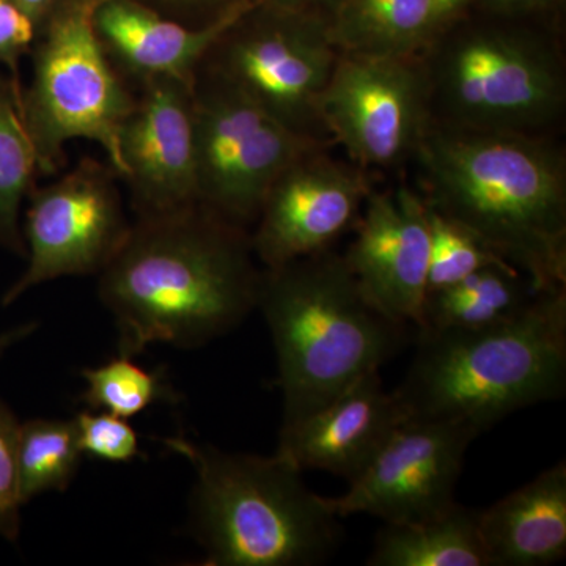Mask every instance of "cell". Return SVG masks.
Segmentation results:
<instances>
[{
  "label": "cell",
  "mask_w": 566,
  "mask_h": 566,
  "mask_svg": "<svg viewBox=\"0 0 566 566\" xmlns=\"http://www.w3.org/2000/svg\"><path fill=\"white\" fill-rule=\"evenodd\" d=\"M36 327H39V323L29 322L20 324V326L11 327V329L6 331V333H0V359H2L3 354L9 352L11 346L18 345L20 342L24 340V338L31 337V335L35 333Z\"/></svg>",
  "instance_id": "cell-33"
},
{
  "label": "cell",
  "mask_w": 566,
  "mask_h": 566,
  "mask_svg": "<svg viewBox=\"0 0 566 566\" xmlns=\"http://www.w3.org/2000/svg\"><path fill=\"white\" fill-rule=\"evenodd\" d=\"M161 442L196 471L191 513L202 565H319L340 545V517L285 458L223 452L186 436Z\"/></svg>",
  "instance_id": "cell-5"
},
{
  "label": "cell",
  "mask_w": 566,
  "mask_h": 566,
  "mask_svg": "<svg viewBox=\"0 0 566 566\" xmlns=\"http://www.w3.org/2000/svg\"><path fill=\"white\" fill-rule=\"evenodd\" d=\"M565 387L566 289L494 326L417 331L415 359L392 392L408 419L461 422L482 434L564 397Z\"/></svg>",
  "instance_id": "cell-4"
},
{
  "label": "cell",
  "mask_w": 566,
  "mask_h": 566,
  "mask_svg": "<svg viewBox=\"0 0 566 566\" xmlns=\"http://www.w3.org/2000/svg\"><path fill=\"white\" fill-rule=\"evenodd\" d=\"M256 308L277 354L282 424L318 411L379 371L408 340L409 324L371 304L333 249L263 268Z\"/></svg>",
  "instance_id": "cell-3"
},
{
  "label": "cell",
  "mask_w": 566,
  "mask_h": 566,
  "mask_svg": "<svg viewBox=\"0 0 566 566\" xmlns=\"http://www.w3.org/2000/svg\"><path fill=\"white\" fill-rule=\"evenodd\" d=\"M20 422L13 411L0 400V536L17 542L21 528V506L18 468Z\"/></svg>",
  "instance_id": "cell-27"
},
{
  "label": "cell",
  "mask_w": 566,
  "mask_h": 566,
  "mask_svg": "<svg viewBox=\"0 0 566 566\" xmlns=\"http://www.w3.org/2000/svg\"><path fill=\"white\" fill-rule=\"evenodd\" d=\"M475 428L450 420L406 419L340 497H323L338 517L370 515L412 523L457 504L455 491Z\"/></svg>",
  "instance_id": "cell-12"
},
{
  "label": "cell",
  "mask_w": 566,
  "mask_h": 566,
  "mask_svg": "<svg viewBox=\"0 0 566 566\" xmlns=\"http://www.w3.org/2000/svg\"><path fill=\"white\" fill-rule=\"evenodd\" d=\"M82 450L74 420L33 419L20 424L18 468L21 499L65 491L80 468Z\"/></svg>",
  "instance_id": "cell-23"
},
{
  "label": "cell",
  "mask_w": 566,
  "mask_h": 566,
  "mask_svg": "<svg viewBox=\"0 0 566 566\" xmlns=\"http://www.w3.org/2000/svg\"><path fill=\"white\" fill-rule=\"evenodd\" d=\"M327 25L345 54L423 55L438 35L433 0H337Z\"/></svg>",
  "instance_id": "cell-19"
},
{
  "label": "cell",
  "mask_w": 566,
  "mask_h": 566,
  "mask_svg": "<svg viewBox=\"0 0 566 566\" xmlns=\"http://www.w3.org/2000/svg\"><path fill=\"white\" fill-rule=\"evenodd\" d=\"M371 191L367 174L315 148L290 164L271 186L251 243L263 268L314 255L354 227Z\"/></svg>",
  "instance_id": "cell-13"
},
{
  "label": "cell",
  "mask_w": 566,
  "mask_h": 566,
  "mask_svg": "<svg viewBox=\"0 0 566 566\" xmlns=\"http://www.w3.org/2000/svg\"><path fill=\"white\" fill-rule=\"evenodd\" d=\"M406 417L379 371L365 376L318 411L282 424L277 455L300 471L329 472L353 482Z\"/></svg>",
  "instance_id": "cell-16"
},
{
  "label": "cell",
  "mask_w": 566,
  "mask_h": 566,
  "mask_svg": "<svg viewBox=\"0 0 566 566\" xmlns=\"http://www.w3.org/2000/svg\"><path fill=\"white\" fill-rule=\"evenodd\" d=\"M255 260L251 232L203 205L134 219L98 274L118 354L136 357L153 344L199 348L229 334L256 308L263 270Z\"/></svg>",
  "instance_id": "cell-1"
},
{
  "label": "cell",
  "mask_w": 566,
  "mask_h": 566,
  "mask_svg": "<svg viewBox=\"0 0 566 566\" xmlns=\"http://www.w3.org/2000/svg\"><path fill=\"white\" fill-rule=\"evenodd\" d=\"M20 81L0 71V248L25 256L21 211L40 169L21 111Z\"/></svg>",
  "instance_id": "cell-22"
},
{
  "label": "cell",
  "mask_w": 566,
  "mask_h": 566,
  "mask_svg": "<svg viewBox=\"0 0 566 566\" xmlns=\"http://www.w3.org/2000/svg\"><path fill=\"white\" fill-rule=\"evenodd\" d=\"M370 566H490L479 510L461 504L412 523L386 524L375 536Z\"/></svg>",
  "instance_id": "cell-20"
},
{
  "label": "cell",
  "mask_w": 566,
  "mask_h": 566,
  "mask_svg": "<svg viewBox=\"0 0 566 566\" xmlns=\"http://www.w3.org/2000/svg\"><path fill=\"white\" fill-rule=\"evenodd\" d=\"M427 208L430 226L428 293L455 285L483 268L510 264L463 226L436 211L428 203Z\"/></svg>",
  "instance_id": "cell-25"
},
{
  "label": "cell",
  "mask_w": 566,
  "mask_h": 566,
  "mask_svg": "<svg viewBox=\"0 0 566 566\" xmlns=\"http://www.w3.org/2000/svg\"><path fill=\"white\" fill-rule=\"evenodd\" d=\"M415 158L422 197L526 274L566 289V159L547 134L428 123Z\"/></svg>",
  "instance_id": "cell-2"
},
{
  "label": "cell",
  "mask_w": 566,
  "mask_h": 566,
  "mask_svg": "<svg viewBox=\"0 0 566 566\" xmlns=\"http://www.w3.org/2000/svg\"><path fill=\"white\" fill-rule=\"evenodd\" d=\"M490 566H546L566 556V463L479 510Z\"/></svg>",
  "instance_id": "cell-18"
},
{
  "label": "cell",
  "mask_w": 566,
  "mask_h": 566,
  "mask_svg": "<svg viewBox=\"0 0 566 566\" xmlns=\"http://www.w3.org/2000/svg\"><path fill=\"white\" fill-rule=\"evenodd\" d=\"M82 455L109 463H129L140 457L136 430L122 417L109 412H81L74 419Z\"/></svg>",
  "instance_id": "cell-26"
},
{
  "label": "cell",
  "mask_w": 566,
  "mask_h": 566,
  "mask_svg": "<svg viewBox=\"0 0 566 566\" xmlns=\"http://www.w3.org/2000/svg\"><path fill=\"white\" fill-rule=\"evenodd\" d=\"M262 2L283 10L307 11V13L324 14L327 18L337 0H262Z\"/></svg>",
  "instance_id": "cell-32"
},
{
  "label": "cell",
  "mask_w": 566,
  "mask_h": 566,
  "mask_svg": "<svg viewBox=\"0 0 566 566\" xmlns=\"http://www.w3.org/2000/svg\"><path fill=\"white\" fill-rule=\"evenodd\" d=\"M18 2H20L22 10L31 17L36 28L43 21V18L46 17L51 7L54 6L55 0H18Z\"/></svg>",
  "instance_id": "cell-34"
},
{
  "label": "cell",
  "mask_w": 566,
  "mask_h": 566,
  "mask_svg": "<svg viewBox=\"0 0 566 566\" xmlns=\"http://www.w3.org/2000/svg\"><path fill=\"white\" fill-rule=\"evenodd\" d=\"M36 28L18 0H0V69L20 81L22 57L31 54Z\"/></svg>",
  "instance_id": "cell-29"
},
{
  "label": "cell",
  "mask_w": 566,
  "mask_h": 566,
  "mask_svg": "<svg viewBox=\"0 0 566 566\" xmlns=\"http://www.w3.org/2000/svg\"><path fill=\"white\" fill-rule=\"evenodd\" d=\"M197 200L234 226L255 223L279 175L322 142L275 120L232 85L197 71Z\"/></svg>",
  "instance_id": "cell-9"
},
{
  "label": "cell",
  "mask_w": 566,
  "mask_h": 566,
  "mask_svg": "<svg viewBox=\"0 0 566 566\" xmlns=\"http://www.w3.org/2000/svg\"><path fill=\"white\" fill-rule=\"evenodd\" d=\"M327 136L363 169L415 156L431 120L423 55L338 52L319 103Z\"/></svg>",
  "instance_id": "cell-11"
},
{
  "label": "cell",
  "mask_w": 566,
  "mask_h": 566,
  "mask_svg": "<svg viewBox=\"0 0 566 566\" xmlns=\"http://www.w3.org/2000/svg\"><path fill=\"white\" fill-rule=\"evenodd\" d=\"M512 264L483 268L447 289L427 294L419 329H476L516 318L539 294Z\"/></svg>",
  "instance_id": "cell-21"
},
{
  "label": "cell",
  "mask_w": 566,
  "mask_h": 566,
  "mask_svg": "<svg viewBox=\"0 0 566 566\" xmlns=\"http://www.w3.org/2000/svg\"><path fill=\"white\" fill-rule=\"evenodd\" d=\"M118 145L120 180L136 218L199 203L191 82L158 77L142 84Z\"/></svg>",
  "instance_id": "cell-14"
},
{
  "label": "cell",
  "mask_w": 566,
  "mask_h": 566,
  "mask_svg": "<svg viewBox=\"0 0 566 566\" xmlns=\"http://www.w3.org/2000/svg\"><path fill=\"white\" fill-rule=\"evenodd\" d=\"M240 14L193 29L137 0H99L92 21L112 65L137 92L158 77L193 84L205 55Z\"/></svg>",
  "instance_id": "cell-17"
},
{
  "label": "cell",
  "mask_w": 566,
  "mask_h": 566,
  "mask_svg": "<svg viewBox=\"0 0 566 566\" xmlns=\"http://www.w3.org/2000/svg\"><path fill=\"white\" fill-rule=\"evenodd\" d=\"M99 0H55L36 25L31 84L21 91L22 120L35 150L40 175L65 166L70 142L99 145L106 161L122 174L120 129L137 92L104 52L93 10Z\"/></svg>",
  "instance_id": "cell-7"
},
{
  "label": "cell",
  "mask_w": 566,
  "mask_h": 566,
  "mask_svg": "<svg viewBox=\"0 0 566 566\" xmlns=\"http://www.w3.org/2000/svg\"><path fill=\"white\" fill-rule=\"evenodd\" d=\"M556 0H483V6L494 17L515 18L521 17V14L532 13V11L547 9Z\"/></svg>",
  "instance_id": "cell-30"
},
{
  "label": "cell",
  "mask_w": 566,
  "mask_h": 566,
  "mask_svg": "<svg viewBox=\"0 0 566 566\" xmlns=\"http://www.w3.org/2000/svg\"><path fill=\"white\" fill-rule=\"evenodd\" d=\"M431 122L474 132L547 134L566 106L560 51L538 33L444 29L423 52Z\"/></svg>",
  "instance_id": "cell-6"
},
{
  "label": "cell",
  "mask_w": 566,
  "mask_h": 566,
  "mask_svg": "<svg viewBox=\"0 0 566 566\" xmlns=\"http://www.w3.org/2000/svg\"><path fill=\"white\" fill-rule=\"evenodd\" d=\"M81 375L87 385L81 401L92 411L132 419L158 401L178 400L163 374L145 370L133 357H115L99 367L84 368Z\"/></svg>",
  "instance_id": "cell-24"
},
{
  "label": "cell",
  "mask_w": 566,
  "mask_h": 566,
  "mask_svg": "<svg viewBox=\"0 0 566 566\" xmlns=\"http://www.w3.org/2000/svg\"><path fill=\"white\" fill-rule=\"evenodd\" d=\"M436 25H438V35L447 25L460 20L463 11L471 6L472 0H433ZM436 35V36H438Z\"/></svg>",
  "instance_id": "cell-31"
},
{
  "label": "cell",
  "mask_w": 566,
  "mask_h": 566,
  "mask_svg": "<svg viewBox=\"0 0 566 566\" xmlns=\"http://www.w3.org/2000/svg\"><path fill=\"white\" fill-rule=\"evenodd\" d=\"M337 59L324 14L256 2L214 41L199 71L232 85L293 132L327 145L319 103Z\"/></svg>",
  "instance_id": "cell-8"
},
{
  "label": "cell",
  "mask_w": 566,
  "mask_h": 566,
  "mask_svg": "<svg viewBox=\"0 0 566 566\" xmlns=\"http://www.w3.org/2000/svg\"><path fill=\"white\" fill-rule=\"evenodd\" d=\"M356 237L344 253L365 296L382 314L422 326L430 266V226L422 193L411 188L368 192Z\"/></svg>",
  "instance_id": "cell-15"
},
{
  "label": "cell",
  "mask_w": 566,
  "mask_h": 566,
  "mask_svg": "<svg viewBox=\"0 0 566 566\" xmlns=\"http://www.w3.org/2000/svg\"><path fill=\"white\" fill-rule=\"evenodd\" d=\"M120 185L109 163L84 158L33 189L21 223L28 268L3 293L2 307L43 283L102 273L132 229Z\"/></svg>",
  "instance_id": "cell-10"
},
{
  "label": "cell",
  "mask_w": 566,
  "mask_h": 566,
  "mask_svg": "<svg viewBox=\"0 0 566 566\" xmlns=\"http://www.w3.org/2000/svg\"><path fill=\"white\" fill-rule=\"evenodd\" d=\"M163 17L193 29L208 28L243 13L262 0H137Z\"/></svg>",
  "instance_id": "cell-28"
}]
</instances>
